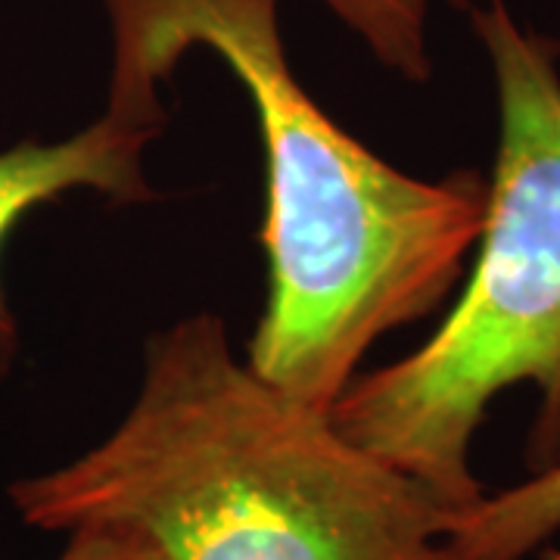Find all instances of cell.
<instances>
[{"mask_svg":"<svg viewBox=\"0 0 560 560\" xmlns=\"http://www.w3.org/2000/svg\"><path fill=\"white\" fill-rule=\"evenodd\" d=\"M113 38L106 109L165 121L160 84L212 50L253 103L265 147L268 290L246 364L330 411L371 346L455 290L486 215L477 172L415 178L342 131L296 79L278 0H101Z\"/></svg>","mask_w":560,"mask_h":560,"instance_id":"cell-1","label":"cell"},{"mask_svg":"<svg viewBox=\"0 0 560 560\" xmlns=\"http://www.w3.org/2000/svg\"><path fill=\"white\" fill-rule=\"evenodd\" d=\"M10 501L35 529L116 526L165 560H436L458 514L237 361L212 312L153 334L119 427Z\"/></svg>","mask_w":560,"mask_h":560,"instance_id":"cell-2","label":"cell"},{"mask_svg":"<svg viewBox=\"0 0 560 560\" xmlns=\"http://www.w3.org/2000/svg\"><path fill=\"white\" fill-rule=\"evenodd\" d=\"M467 13L499 94V153L470 275L430 340L359 374L330 408L340 433L458 514L486 495L470 445L504 389L539 393L533 474L560 460V44L523 28L504 0Z\"/></svg>","mask_w":560,"mask_h":560,"instance_id":"cell-3","label":"cell"},{"mask_svg":"<svg viewBox=\"0 0 560 560\" xmlns=\"http://www.w3.org/2000/svg\"><path fill=\"white\" fill-rule=\"evenodd\" d=\"M165 121L135 119L103 109L84 131L57 143L22 140L0 150V249L32 209L72 190H94L109 202L153 200L143 153L160 138ZM20 352V324L0 283V381Z\"/></svg>","mask_w":560,"mask_h":560,"instance_id":"cell-4","label":"cell"},{"mask_svg":"<svg viewBox=\"0 0 560 560\" xmlns=\"http://www.w3.org/2000/svg\"><path fill=\"white\" fill-rule=\"evenodd\" d=\"M560 533V460L455 514L436 560H523Z\"/></svg>","mask_w":560,"mask_h":560,"instance_id":"cell-5","label":"cell"},{"mask_svg":"<svg viewBox=\"0 0 560 560\" xmlns=\"http://www.w3.org/2000/svg\"><path fill=\"white\" fill-rule=\"evenodd\" d=\"M337 20L364 40L374 60L399 72L408 81L430 79L427 50V16L430 0H320ZM458 7H474L480 0H455Z\"/></svg>","mask_w":560,"mask_h":560,"instance_id":"cell-6","label":"cell"},{"mask_svg":"<svg viewBox=\"0 0 560 560\" xmlns=\"http://www.w3.org/2000/svg\"><path fill=\"white\" fill-rule=\"evenodd\" d=\"M57 560H165L138 533L101 526V529H75Z\"/></svg>","mask_w":560,"mask_h":560,"instance_id":"cell-7","label":"cell"},{"mask_svg":"<svg viewBox=\"0 0 560 560\" xmlns=\"http://www.w3.org/2000/svg\"><path fill=\"white\" fill-rule=\"evenodd\" d=\"M548 560H560V551H548Z\"/></svg>","mask_w":560,"mask_h":560,"instance_id":"cell-8","label":"cell"}]
</instances>
